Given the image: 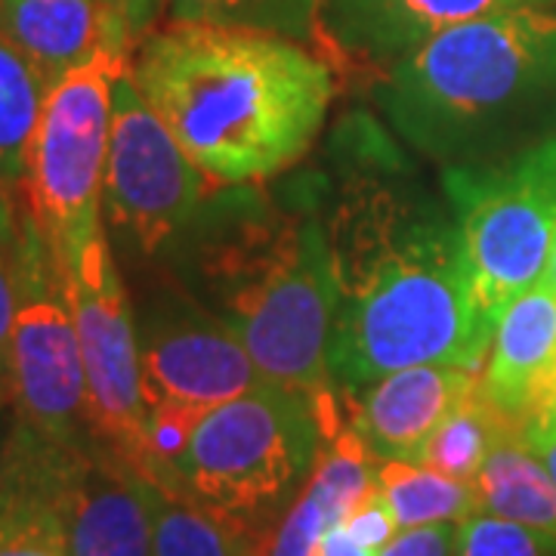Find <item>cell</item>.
<instances>
[{
    "mask_svg": "<svg viewBox=\"0 0 556 556\" xmlns=\"http://www.w3.org/2000/svg\"><path fill=\"white\" fill-rule=\"evenodd\" d=\"M328 232L338 306L328 371L340 393L427 362L482 371L470 266L457 217L380 182H358Z\"/></svg>",
    "mask_w": 556,
    "mask_h": 556,
    "instance_id": "1",
    "label": "cell"
},
{
    "mask_svg": "<svg viewBox=\"0 0 556 556\" xmlns=\"http://www.w3.org/2000/svg\"><path fill=\"white\" fill-rule=\"evenodd\" d=\"M142 100L217 186L285 174L316 142L338 80L309 43L170 22L134 50Z\"/></svg>",
    "mask_w": 556,
    "mask_h": 556,
    "instance_id": "2",
    "label": "cell"
},
{
    "mask_svg": "<svg viewBox=\"0 0 556 556\" xmlns=\"http://www.w3.org/2000/svg\"><path fill=\"white\" fill-rule=\"evenodd\" d=\"M214 232L201 291L273 387L318 399L334 390L328 340L338 306L328 232L313 217L248 214Z\"/></svg>",
    "mask_w": 556,
    "mask_h": 556,
    "instance_id": "3",
    "label": "cell"
},
{
    "mask_svg": "<svg viewBox=\"0 0 556 556\" xmlns=\"http://www.w3.org/2000/svg\"><path fill=\"white\" fill-rule=\"evenodd\" d=\"M554 80V3L457 22L390 68L396 115L427 134L489 118Z\"/></svg>",
    "mask_w": 556,
    "mask_h": 556,
    "instance_id": "4",
    "label": "cell"
},
{
    "mask_svg": "<svg viewBox=\"0 0 556 556\" xmlns=\"http://www.w3.org/2000/svg\"><path fill=\"white\" fill-rule=\"evenodd\" d=\"M321 445L318 399L273 383L217 405L199 424L174 485L244 529H269L300 495Z\"/></svg>",
    "mask_w": 556,
    "mask_h": 556,
    "instance_id": "5",
    "label": "cell"
},
{
    "mask_svg": "<svg viewBox=\"0 0 556 556\" xmlns=\"http://www.w3.org/2000/svg\"><path fill=\"white\" fill-rule=\"evenodd\" d=\"M134 43H105L50 84L22 179L25 211L65 266L102 229V177L112 139L115 84Z\"/></svg>",
    "mask_w": 556,
    "mask_h": 556,
    "instance_id": "6",
    "label": "cell"
},
{
    "mask_svg": "<svg viewBox=\"0 0 556 556\" xmlns=\"http://www.w3.org/2000/svg\"><path fill=\"white\" fill-rule=\"evenodd\" d=\"M460 223L477 338L489 356L497 318L541 281L556 244V134L497 170L445 177Z\"/></svg>",
    "mask_w": 556,
    "mask_h": 556,
    "instance_id": "7",
    "label": "cell"
},
{
    "mask_svg": "<svg viewBox=\"0 0 556 556\" xmlns=\"http://www.w3.org/2000/svg\"><path fill=\"white\" fill-rule=\"evenodd\" d=\"M10 402L16 420L50 442L80 445L87 383L78 328L65 298L60 260L22 207L16 229V318L10 343Z\"/></svg>",
    "mask_w": 556,
    "mask_h": 556,
    "instance_id": "8",
    "label": "cell"
},
{
    "mask_svg": "<svg viewBox=\"0 0 556 556\" xmlns=\"http://www.w3.org/2000/svg\"><path fill=\"white\" fill-rule=\"evenodd\" d=\"M60 269L78 328L87 430L142 477L149 412L142 402L139 331L105 229L93 232Z\"/></svg>",
    "mask_w": 556,
    "mask_h": 556,
    "instance_id": "9",
    "label": "cell"
},
{
    "mask_svg": "<svg viewBox=\"0 0 556 556\" xmlns=\"http://www.w3.org/2000/svg\"><path fill=\"white\" fill-rule=\"evenodd\" d=\"M214 189H219L217 182L182 152L142 100L134 75H121L102 177V214L112 229L139 251L155 254L199 217V207Z\"/></svg>",
    "mask_w": 556,
    "mask_h": 556,
    "instance_id": "10",
    "label": "cell"
},
{
    "mask_svg": "<svg viewBox=\"0 0 556 556\" xmlns=\"http://www.w3.org/2000/svg\"><path fill=\"white\" fill-rule=\"evenodd\" d=\"M137 331L146 412L159 405L214 412L266 383L239 334L207 306H167L137 321Z\"/></svg>",
    "mask_w": 556,
    "mask_h": 556,
    "instance_id": "11",
    "label": "cell"
},
{
    "mask_svg": "<svg viewBox=\"0 0 556 556\" xmlns=\"http://www.w3.org/2000/svg\"><path fill=\"white\" fill-rule=\"evenodd\" d=\"M477 383L479 371L452 362L402 368L358 390V399L346 396L350 424L380 460L420 464L427 442Z\"/></svg>",
    "mask_w": 556,
    "mask_h": 556,
    "instance_id": "12",
    "label": "cell"
},
{
    "mask_svg": "<svg viewBox=\"0 0 556 556\" xmlns=\"http://www.w3.org/2000/svg\"><path fill=\"white\" fill-rule=\"evenodd\" d=\"M62 522L68 556H152V485L90 439L75 460Z\"/></svg>",
    "mask_w": 556,
    "mask_h": 556,
    "instance_id": "13",
    "label": "cell"
},
{
    "mask_svg": "<svg viewBox=\"0 0 556 556\" xmlns=\"http://www.w3.org/2000/svg\"><path fill=\"white\" fill-rule=\"evenodd\" d=\"M554 0H318V35L340 56L393 68L457 22Z\"/></svg>",
    "mask_w": 556,
    "mask_h": 556,
    "instance_id": "14",
    "label": "cell"
},
{
    "mask_svg": "<svg viewBox=\"0 0 556 556\" xmlns=\"http://www.w3.org/2000/svg\"><path fill=\"white\" fill-rule=\"evenodd\" d=\"M556 368V288L544 278L522 291L497 318L495 338L479 371V390L519 420Z\"/></svg>",
    "mask_w": 556,
    "mask_h": 556,
    "instance_id": "15",
    "label": "cell"
},
{
    "mask_svg": "<svg viewBox=\"0 0 556 556\" xmlns=\"http://www.w3.org/2000/svg\"><path fill=\"white\" fill-rule=\"evenodd\" d=\"M0 28L50 80L105 43H134L112 0H0Z\"/></svg>",
    "mask_w": 556,
    "mask_h": 556,
    "instance_id": "16",
    "label": "cell"
},
{
    "mask_svg": "<svg viewBox=\"0 0 556 556\" xmlns=\"http://www.w3.org/2000/svg\"><path fill=\"white\" fill-rule=\"evenodd\" d=\"M479 510L556 541V479L522 439L497 445L477 477Z\"/></svg>",
    "mask_w": 556,
    "mask_h": 556,
    "instance_id": "17",
    "label": "cell"
},
{
    "mask_svg": "<svg viewBox=\"0 0 556 556\" xmlns=\"http://www.w3.org/2000/svg\"><path fill=\"white\" fill-rule=\"evenodd\" d=\"M260 532L219 517L195 497L152 485V556H251Z\"/></svg>",
    "mask_w": 556,
    "mask_h": 556,
    "instance_id": "18",
    "label": "cell"
},
{
    "mask_svg": "<svg viewBox=\"0 0 556 556\" xmlns=\"http://www.w3.org/2000/svg\"><path fill=\"white\" fill-rule=\"evenodd\" d=\"M510 439H522L519 420L492 405L477 383L427 442L420 464L457 482H477L489 455Z\"/></svg>",
    "mask_w": 556,
    "mask_h": 556,
    "instance_id": "19",
    "label": "cell"
},
{
    "mask_svg": "<svg viewBox=\"0 0 556 556\" xmlns=\"http://www.w3.org/2000/svg\"><path fill=\"white\" fill-rule=\"evenodd\" d=\"M50 84L53 80L40 72L38 62L25 56L0 28V174L16 186L25 179Z\"/></svg>",
    "mask_w": 556,
    "mask_h": 556,
    "instance_id": "20",
    "label": "cell"
},
{
    "mask_svg": "<svg viewBox=\"0 0 556 556\" xmlns=\"http://www.w3.org/2000/svg\"><path fill=\"white\" fill-rule=\"evenodd\" d=\"M378 485L399 532L437 522H464L479 510L477 482H457L412 460H380Z\"/></svg>",
    "mask_w": 556,
    "mask_h": 556,
    "instance_id": "21",
    "label": "cell"
},
{
    "mask_svg": "<svg viewBox=\"0 0 556 556\" xmlns=\"http://www.w3.org/2000/svg\"><path fill=\"white\" fill-rule=\"evenodd\" d=\"M167 20L318 43V0H167Z\"/></svg>",
    "mask_w": 556,
    "mask_h": 556,
    "instance_id": "22",
    "label": "cell"
},
{
    "mask_svg": "<svg viewBox=\"0 0 556 556\" xmlns=\"http://www.w3.org/2000/svg\"><path fill=\"white\" fill-rule=\"evenodd\" d=\"M457 556H556L554 538L477 510L457 526Z\"/></svg>",
    "mask_w": 556,
    "mask_h": 556,
    "instance_id": "23",
    "label": "cell"
},
{
    "mask_svg": "<svg viewBox=\"0 0 556 556\" xmlns=\"http://www.w3.org/2000/svg\"><path fill=\"white\" fill-rule=\"evenodd\" d=\"M13 318H16V236L0 244V408L10 402Z\"/></svg>",
    "mask_w": 556,
    "mask_h": 556,
    "instance_id": "24",
    "label": "cell"
},
{
    "mask_svg": "<svg viewBox=\"0 0 556 556\" xmlns=\"http://www.w3.org/2000/svg\"><path fill=\"white\" fill-rule=\"evenodd\" d=\"M457 526L460 522L402 529L378 556H457Z\"/></svg>",
    "mask_w": 556,
    "mask_h": 556,
    "instance_id": "25",
    "label": "cell"
},
{
    "mask_svg": "<svg viewBox=\"0 0 556 556\" xmlns=\"http://www.w3.org/2000/svg\"><path fill=\"white\" fill-rule=\"evenodd\" d=\"M522 442L532 452H544L556 445V368L551 378L544 380V387L532 399L529 412L522 417Z\"/></svg>",
    "mask_w": 556,
    "mask_h": 556,
    "instance_id": "26",
    "label": "cell"
},
{
    "mask_svg": "<svg viewBox=\"0 0 556 556\" xmlns=\"http://www.w3.org/2000/svg\"><path fill=\"white\" fill-rule=\"evenodd\" d=\"M112 7L118 10L134 43H139L149 31H155V22L164 13L167 0H112Z\"/></svg>",
    "mask_w": 556,
    "mask_h": 556,
    "instance_id": "27",
    "label": "cell"
},
{
    "mask_svg": "<svg viewBox=\"0 0 556 556\" xmlns=\"http://www.w3.org/2000/svg\"><path fill=\"white\" fill-rule=\"evenodd\" d=\"M16 192H20V186H16L10 177H3V174H0V244L13 239V236H16V229H20L22 207H20V199H16Z\"/></svg>",
    "mask_w": 556,
    "mask_h": 556,
    "instance_id": "28",
    "label": "cell"
},
{
    "mask_svg": "<svg viewBox=\"0 0 556 556\" xmlns=\"http://www.w3.org/2000/svg\"><path fill=\"white\" fill-rule=\"evenodd\" d=\"M318 556H378L375 551H368L362 541L350 535V529L340 522L334 526L328 535L321 538V544H318Z\"/></svg>",
    "mask_w": 556,
    "mask_h": 556,
    "instance_id": "29",
    "label": "cell"
},
{
    "mask_svg": "<svg viewBox=\"0 0 556 556\" xmlns=\"http://www.w3.org/2000/svg\"><path fill=\"white\" fill-rule=\"evenodd\" d=\"M544 281L551 285V288H556V244H554V251H551V260H547V269H544Z\"/></svg>",
    "mask_w": 556,
    "mask_h": 556,
    "instance_id": "30",
    "label": "cell"
},
{
    "mask_svg": "<svg viewBox=\"0 0 556 556\" xmlns=\"http://www.w3.org/2000/svg\"><path fill=\"white\" fill-rule=\"evenodd\" d=\"M538 455L544 457L547 470H551V473H554V479H556V445H551V448H544V452H538Z\"/></svg>",
    "mask_w": 556,
    "mask_h": 556,
    "instance_id": "31",
    "label": "cell"
},
{
    "mask_svg": "<svg viewBox=\"0 0 556 556\" xmlns=\"http://www.w3.org/2000/svg\"><path fill=\"white\" fill-rule=\"evenodd\" d=\"M3 457H7V445L0 442V477H3Z\"/></svg>",
    "mask_w": 556,
    "mask_h": 556,
    "instance_id": "32",
    "label": "cell"
}]
</instances>
